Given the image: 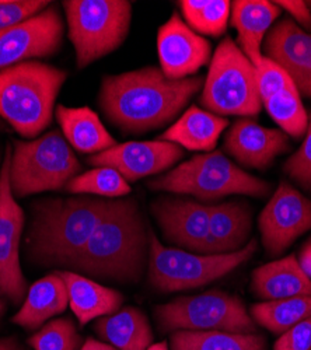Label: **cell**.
I'll list each match as a JSON object with an SVG mask.
<instances>
[{
  "label": "cell",
  "mask_w": 311,
  "mask_h": 350,
  "mask_svg": "<svg viewBox=\"0 0 311 350\" xmlns=\"http://www.w3.org/2000/svg\"><path fill=\"white\" fill-rule=\"evenodd\" d=\"M284 171L301 188L311 192V115H308V126L303 144L286 160Z\"/></svg>",
  "instance_id": "cell-34"
},
{
  "label": "cell",
  "mask_w": 311,
  "mask_h": 350,
  "mask_svg": "<svg viewBox=\"0 0 311 350\" xmlns=\"http://www.w3.org/2000/svg\"><path fill=\"white\" fill-rule=\"evenodd\" d=\"M68 306L66 284L59 273L55 272L31 284L21 308L12 321L33 331L40 328L49 318L64 312Z\"/></svg>",
  "instance_id": "cell-25"
},
{
  "label": "cell",
  "mask_w": 311,
  "mask_h": 350,
  "mask_svg": "<svg viewBox=\"0 0 311 350\" xmlns=\"http://www.w3.org/2000/svg\"><path fill=\"white\" fill-rule=\"evenodd\" d=\"M258 241L249 240L232 254L204 255L178 248L164 247L150 232L149 280L160 291H181L205 286L217 280L252 258Z\"/></svg>",
  "instance_id": "cell-8"
},
{
  "label": "cell",
  "mask_w": 311,
  "mask_h": 350,
  "mask_svg": "<svg viewBox=\"0 0 311 350\" xmlns=\"http://www.w3.org/2000/svg\"><path fill=\"white\" fill-rule=\"evenodd\" d=\"M228 126V118L192 105L159 139L176 143L191 152L211 153Z\"/></svg>",
  "instance_id": "cell-23"
},
{
  "label": "cell",
  "mask_w": 311,
  "mask_h": 350,
  "mask_svg": "<svg viewBox=\"0 0 311 350\" xmlns=\"http://www.w3.org/2000/svg\"><path fill=\"white\" fill-rule=\"evenodd\" d=\"M172 350H265V339L258 334L176 331Z\"/></svg>",
  "instance_id": "cell-27"
},
{
  "label": "cell",
  "mask_w": 311,
  "mask_h": 350,
  "mask_svg": "<svg viewBox=\"0 0 311 350\" xmlns=\"http://www.w3.org/2000/svg\"><path fill=\"white\" fill-rule=\"evenodd\" d=\"M289 136L282 129L260 125L251 118L236 121L224 137V150L241 165L264 170L289 150Z\"/></svg>",
  "instance_id": "cell-18"
},
{
  "label": "cell",
  "mask_w": 311,
  "mask_h": 350,
  "mask_svg": "<svg viewBox=\"0 0 311 350\" xmlns=\"http://www.w3.org/2000/svg\"><path fill=\"white\" fill-rule=\"evenodd\" d=\"M152 212L168 243L208 255L209 205L189 199L163 198L153 203Z\"/></svg>",
  "instance_id": "cell-16"
},
{
  "label": "cell",
  "mask_w": 311,
  "mask_h": 350,
  "mask_svg": "<svg viewBox=\"0 0 311 350\" xmlns=\"http://www.w3.org/2000/svg\"><path fill=\"white\" fill-rule=\"evenodd\" d=\"M256 69H257V85H258L262 105L271 97L285 92L288 89H292V87H296L292 79L288 76V73L265 56L262 57V62L260 64V66H257Z\"/></svg>",
  "instance_id": "cell-33"
},
{
  "label": "cell",
  "mask_w": 311,
  "mask_h": 350,
  "mask_svg": "<svg viewBox=\"0 0 311 350\" xmlns=\"http://www.w3.org/2000/svg\"><path fill=\"white\" fill-rule=\"evenodd\" d=\"M251 317L261 327L282 335L311 317V297L300 296L254 304Z\"/></svg>",
  "instance_id": "cell-28"
},
{
  "label": "cell",
  "mask_w": 311,
  "mask_h": 350,
  "mask_svg": "<svg viewBox=\"0 0 311 350\" xmlns=\"http://www.w3.org/2000/svg\"><path fill=\"white\" fill-rule=\"evenodd\" d=\"M280 9H285L295 20L297 25L304 27L306 30L311 31V12L306 2L301 0H280L275 2Z\"/></svg>",
  "instance_id": "cell-37"
},
{
  "label": "cell",
  "mask_w": 311,
  "mask_h": 350,
  "mask_svg": "<svg viewBox=\"0 0 311 350\" xmlns=\"http://www.w3.org/2000/svg\"><path fill=\"white\" fill-rule=\"evenodd\" d=\"M201 104L219 116H256L261 112L257 69L229 37L217 45L212 56Z\"/></svg>",
  "instance_id": "cell-7"
},
{
  "label": "cell",
  "mask_w": 311,
  "mask_h": 350,
  "mask_svg": "<svg viewBox=\"0 0 311 350\" xmlns=\"http://www.w3.org/2000/svg\"><path fill=\"white\" fill-rule=\"evenodd\" d=\"M109 200L69 198L42 202L36 208L28 250L44 265L69 267L103 220Z\"/></svg>",
  "instance_id": "cell-3"
},
{
  "label": "cell",
  "mask_w": 311,
  "mask_h": 350,
  "mask_svg": "<svg viewBox=\"0 0 311 350\" xmlns=\"http://www.w3.org/2000/svg\"><path fill=\"white\" fill-rule=\"evenodd\" d=\"M149 243L137 202L109 200L103 220L69 267L93 278L136 283L145 272Z\"/></svg>",
  "instance_id": "cell-2"
},
{
  "label": "cell",
  "mask_w": 311,
  "mask_h": 350,
  "mask_svg": "<svg viewBox=\"0 0 311 350\" xmlns=\"http://www.w3.org/2000/svg\"><path fill=\"white\" fill-rule=\"evenodd\" d=\"M154 315L161 331H223L257 334V324L243 301L221 290L180 297L157 306Z\"/></svg>",
  "instance_id": "cell-10"
},
{
  "label": "cell",
  "mask_w": 311,
  "mask_h": 350,
  "mask_svg": "<svg viewBox=\"0 0 311 350\" xmlns=\"http://www.w3.org/2000/svg\"><path fill=\"white\" fill-rule=\"evenodd\" d=\"M3 311H5V304H3L2 300H0V315L3 314Z\"/></svg>",
  "instance_id": "cell-42"
},
{
  "label": "cell",
  "mask_w": 311,
  "mask_h": 350,
  "mask_svg": "<svg viewBox=\"0 0 311 350\" xmlns=\"http://www.w3.org/2000/svg\"><path fill=\"white\" fill-rule=\"evenodd\" d=\"M273 350H311V317L282 334Z\"/></svg>",
  "instance_id": "cell-36"
},
{
  "label": "cell",
  "mask_w": 311,
  "mask_h": 350,
  "mask_svg": "<svg viewBox=\"0 0 311 350\" xmlns=\"http://www.w3.org/2000/svg\"><path fill=\"white\" fill-rule=\"evenodd\" d=\"M251 290L265 301L311 297V279L301 269L296 255H288L254 271Z\"/></svg>",
  "instance_id": "cell-20"
},
{
  "label": "cell",
  "mask_w": 311,
  "mask_h": 350,
  "mask_svg": "<svg viewBox=\"0 0 311 350\" xmlns=\"http://www.w3.org/2000/svg\"><path fill=\"white\" fill-rule=\"evenodd\" d=\"M157 52L161 72L173 80L187 79L211 62L212 46L174 13L157 33Z\"/></svg>",
  "instance_id": "cell-15"
},
{
  "label": "cell",
  "mask_w": 311,
  "mask_h": 350,
  "mask_svg": "<svg viewBox=\"0 0 311 350\" xmlns=\"http://www.w3.org/2000/svg\"><path fill=\"white\" fill-rule=\"evenodd\" d=\"M282 14V9L268 0H236L232 2V24L237 30V41L243 53L254 66L262 62V44L271 25Z\"/></svg>",
  "instance_id": "cell-19"
},
{
  "label": "cell",
  "mask_w": 311,
  "mask_h": 350,
  "mask_svg": "<svg viewBox=\"0 0 311 350\" xmlns=\"http://www.w3.org/2000/svg\"><path fill=\"white\" fill-rule=\"evenodd\" d=\"M184 157L178 144L165 140L126 142L89 157L93 167L117 170L128 183L160 174Z\"/></svg>",
  "instance_id": "cell-14"
},
{
  "label": "cell",
  "mask_w": 311,
  "mask_h": 350,
  "mask_svg": "<svg viewBox=\"0 0 311 350\" xmlns=\"http://www.w3.org/2000/svg\"><path fill=\"white\" fill-rule=\"evenodd\" d=\"M64 9L79 69L118 49L129 33L132 3L126 0H68Z\"/></svg>",
  "instance_id": "cell-6"
},
{
  "label": "cell",
  "mask_w": 311,
  "mask_h": 350,
  "mask_svg": "<svg viewBox=\"0 0 311 350\" xmlns=\"http://www.w3.org/2000/svg\"><path fill=\"white\" fill-rule=\"evenodd\" d=\"M80 171L81 164L58 131H52L36 140L14 143L10 185L16 196L58 191L66 187Z\"/></svg>",
  "instance_id": "cell-9"
},
{
  "label": "cell",
  "mask_w": 311,
  "mask_h": 350,
  "mask_svg": "<svg viewBox=\"0 0 311 350\" xmlns=\"http://www.w3.org/2000/svg\"><path fill=\"white\" fill-rule=\"evenodd\" d=\"M46 5L42 0H0V31L38 14Z\"/></svg>",
  "instance_id": "cell-35"
},
{
  "label": "cell",
  "mask_w": 311,
  "mask_h": 350,
  "mask_svg": "<svg viewBox=\"0 0 311 350\" xmlns=\"http://www.w3.org/2000/svg\"><path fill=\"white\" fill-rule=\"evenodd\" d=\"M0 350H23L14 338L0 339Z\"/></svg>",
  "instance_id": "cell-39"
},
{
  "label": "cell",
  "mask_w": 311,
  "mask_h": 350,
  "mask_svg": "<svg viewBox=\"0 0 311 350\" xmlns=\"http://www.w3.org/2000/svg\"><path fill=\"white\" fill-rule=\"evenodd\" d=\"M272 120L288 136L300 139L306 135L308 126V113L301 103L296 87L282 92L264 103Z\"/></svg>",
  "instance_id": "cell-31"
},
{
  "label": "cell",
  "mask_w": 311,
  "mask_h": 350,
  "mask_svg": "<svg viewBox=\"0 0 311 350\" xmlns=\"http://www.w3.org/2000/svg\"><path fill=\"white\" fill-rule=\"evenodd\" d=\"M12 154L10 146H8L0 171V293L13 303H20L27 291V280L18 256L24 213L10 185Z\"/></svg>",
  "instance_id": "cell-11"
},
{
  "label": "cell",
  "mask_w": 311,
  "mask_h": 350,
  "mask_svg": "<svg viewBox=\"0 0 311 350\" xmlns=\"http://www.w3.org/2000/svg\"><path fill=\"white\" fill-rule=\"evenodd\" d=\"M55 116L66 140L80 153L94 156L118 144L105 129L98 115L89 107L69 108L58 105L55 109Z\"/></svg>",
  "instance_id": "cell-24"
},
{
  "label": "cell",
  "mask_w": 311,
  "mask_h": 350,
  "mask_svg": "<svg viewBox=\"0 0 311 350\" xmlns=\"http://www.w3.org/2000/svg\"><path fill=\"white\" fill-rule=\"evenodd\" d=\"M258 226L268 255H280L311 230V200L289 183H280L261 212Z\"/></svg>",
  "instance_id": "cell-12"
},
{
  "label": "cell",
  "mask_w": 311,
  "mask_h": 350,
  "mask_svg": "<svg viewBox=\"0 0 311 350\" xmlns=\"http://www.w3.org/2000/svg\"><path fill=\"white\" fill-rule=\"evenodd\" d=\"M80 350H118L114 346H111L109 343H104L100 340H96L93 338H89L84 345L81 346Z\"/></svg>",
  "instance_id": "cell-38"
},
{
  "label": "cell",
  "mask_w": 311,
  "mask_h": 350,
  "mask_svg": "<svg viewBox=\"0 0 311 350\" xmlns=\"http://www.w3.org/2000/svg\"><path fill=\"white\" fill-rule=\"evenodd\" d=\"M34 350H79L81 338L69 318L53 319L28 339Z\"/></svg>",
  "instance_id": "cell-32"
},
{
  "label": "cell",
  "mask_w": 311,
  "mask_h": 350,
  "mask_svg": "<svg viewBox=\"0 0 311 350\" xmlns=\"http://www.w3.org/2000/svg\"><path fill=\"white\" fill-rule=\"evenodd\" d=\"M303 248H304V250H307V251H310V252H311V237H310V239H308V241H307V243H306V244H304V245H303Z\"/></svg>",
  "instance_id": "cell-41"
},
{
  "label": "cell",
  "mask_w": 311,
  "mask_h": 350,
  "mask_svg": "<svg viewBox=\"0 0 311 350\" xmlns=\"http://www.w3.org/2000/svg\"><path fill=\"white\" fill-rule=\"evenodd\" d=\"M251 227L252 216L247 203L224 202L209 205L208 255L241 250L248 243Z\"/></svg>",
  "instance_id": "cell-21"
},
{
  "label": "cell",
  "mask_w": 311,
  "mask_h": 350,
  "mask_svg": "<svg viewBox=\"0 0 311 350\" xmlns=\"http://www.w3.org/2000/svg\"><path fill=\"white\" fill-rule=\"evenodd\" d=\"M58 273L68 288L69 307L81 325L121 310L124 297L120 291L70 271H59Z\"/></svg>",
  "instance_id": "cell-22"
},
{
  "label": "cell",
  "mask_w": 311,
  "mask_h": 350,
  "mask_svg": "<svg viewBox=\"0 0 311 350\" xmlns=\"http://www.w3.org/2000/svg\"><path fill=\"white\" fill-rule=\"evenodd\" d=\"M149 188L180 195H192L202 200L229 195L264 198L271 193V184L245 172L221 152L198 154L149 181Z\"/></svg>",
  "instance_id": "cell-5"
},
{
  "label": "cell",
  "mask_w": 311,
  "mask_h": 350,
  "mask_svg": "<svg viewBox=\"0 0 311 350\" xmlns=\"http://www.w3.org/2000/svg\"><path fill=\"white\" fill-rule=\"evenodd\" d=\"M68 75L27 61L0 72V113L24 137H36L52 121L55 101Z\"/></svg>",
  "instance_id": "cell-4"
},
{
  "label": "cell",
  "mask_w": 311,
  "mask_h": 350,
  "mask_svg": "<svg viewBox=\"0 0 311 350\" xmlns=\"http://www.w3.org/2000/svg\"><path fill=\"white\" fill-rule=\"evenodd\" d=\"M182 16L191 30L211 37H221L232 14L229 0H182Z\"/></svg>",
  "instance_id": "cell-29"
},
{
  "label": "cell",
  "mask_w": 311,
  "mask_h": 350,
  "mask_svg": "<svg viewBox=\"0 0 311 350\" xmlns=\"http://www.w3.org/2000/svg\"><path fill=\"white\" fill-rule=\"evenodd\" d=\"M64 24L55 6L0 31V72L58 51Z\"/></svg>",
  "instance_id": "cell-13"
},
{
  "label": "cell",
  "mask_w": 311,
  "mask_h": 350,
  "mask_svg": "<svg viewBox=\"0 0 311 350\" xmlns=\"http://www.w3.org/2000/svg\"><path fill=\"white\" fill-rule=\"evenodd\" d=\"M94 331L118 350H148L153 342V332L146 315L135 307H125L101 317L94 325Z\"/></svg>",
  "instance_id": "cell-26"
},
{
  "label": "cell",
  "mask_w": 311,
  "mask_h": 350,
  "mask_svg": "<svg viewBox=\"0 0 311 350\" xmlns=\"http://www.w3.org/2000/svg\"><path fill=\"white\" fill-rule=\"evenodd\" d=\"M66 191L75 195L122 198L131 193V185L117 170L109 167H96L76 175L66 184Z\"/></svg>",
  "instance_id": "cell-30"
},
{
  "label": "cell",
  "mask_w": 311,
  "mask_h": 350,
  "mask_svg": "<svg viewBox=\"0 0 311 350\" xmlns=\"http://www.w3.org/2000/svg\"><path fill=\"white\" fill-rule=\"evenodd\" d=\"M205 79H168L160 68H144L101 83L100 105L107 118L126 133H145L173 121L189 100L201 92Z\"/></svg>",
  "instance_id": "cell-1"
},
{
  "label": "cell",
  "mask_w": 311,
  "mask_h": 350,
  "mask_svg": "<svg viewBox=\"0 0 311 350\" xmlns=\"http://www.w3.org/2000/svg\"><path fill=\"white\" fill-rule=\"evenodd\" d=\"M148 350H168V346H167V342H160V343L152 345Z\"/></svg>",
  "instance_id": "cell-40"
},
{
  "label": "cell",
  "mask_w": 311,
  "mask_h": 350,
  "mask_svg": "<svg viewBox=\"0 0 311 350\" xmlns=\"http://www.w3.org/2000/svg\"><path fill=\"white\" fill-rule=\"evenodd\" d=\"M264 56L284 69L300 94L311 98V34L290 18H282L268 31Z\"/></svg>",
  "instance_id": "cell-17"
}]
</instances>
